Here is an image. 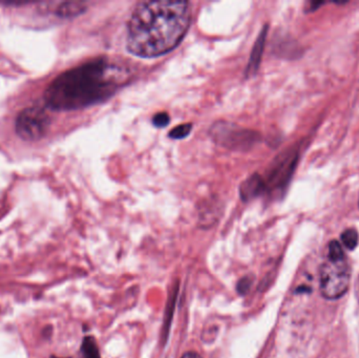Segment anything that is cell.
<instances>
[{
	"mask_svg": "<svg viewBox=\"0 0 359 358\" xmlns=\"http://www.w3.org/2000/svg\"><path fill=\"white\" fill-rule=\"evenodd\" d=\"M351 267L347 258L327 259L320 268V291L326 300L343 298L350 287Z\"/></svg>",
	"mask_w": 359,
	"mask_h": 358,
	"instance_id": "3",
	"label": "cell"
},
{
	"mask_svg": "<svg viewBox=\"0 0 359 358\" xmlns=\"http://www.w3.org/2000/svg\"><path fill=\"white\" fill-rule=\"evenodd\" d=\"M211 139L219 146L231 151H247L259 142L261 136L255 130L241 128L232 122L217 121L209 130Z\"/></svg>",
	"mask_w": 359,
	"mask_h": 358,
	"instance_id": "5",
	"label": "cell"
},
{
	"mask_svg": "<svg viewBox=\"0 0 359 358\" xmlns=\"http://www.w3.org/2000/svg\"><path fill=\"white\" fill-rule=\"evenodd\" d=\"M86 6L83 2L67 1L62 2L55 11V14L60 18H74L86 12Z\"/></svg>",
	"mask_w": 359,
	"mask_h": 358,
	"instance_id": "9",
	"label": "cell"
},
{
	"mask_svg": "<svg viewBox=\"0 0 359 358\" xmlns=\"http://www.w3.org/2000/svg\"><path fill=\"white\" fill-rule=\"evenodd\" d=\"M170 118L168 113H159L154 117L153 123L156 128H165L170 124Z\"/></svg>",
	"mask_w": 359,
	"mask_h": 358,
	"instance_id": "16",
	"label": "cell"
},
{
	"mask_svg": "<svg viewBox=\"0 0 359 358\" xmlns=\"http://www.w3.org/2000/svg\"><path fill=\"white\" fill-rule=\"evenodd\" d=\"M299 151L290 149L280 153L270 165L267 176L263 177L266 193L271 197L280 198L286 193L299 163Z\"/></svg>",
	"mask_w": 359,
	"mask_h": 358,
	"instance_id": "4",
	"label": "cell"
},
{
	"mask_svg": "<svg viewBox=\"0 0 359 358\" xmlns=\"http://www.w3.org/2000/svg\"><path fill=\"white\" fill-rule=\"evenodd\" d=\"M190 20L189 2H140L128 21V52L142 58L168 54L181 43L189 29Z\"/></svg>",
	"mask_w": 359,
	"mask_h": 358,
	"instance_id": "1",
	"label": "cell"
},
{
	"mask_svg": "<svg viewBox=\"0 0 359 358\" xmlns=\"http://www.w3.org/2000/svg\"><path fill=\"white\" fill-rule=\"evenodd\" d=\"M50 123V117L44 109L29 107L17 116L15 132L21 140L35 142L46 136Z\"/></svg>",
	"mask_w": 359,
	"mask_h": 358,
	"instance_id": "6",
	"label": "cell"
},
{
	"mask_svg": "<svg viewBox=\"0 0 359 358\" xmlns=\"http://www.w3.org/2000/svg\"><path fill=\"white\" fill-rule=\"evenodd\" d=\"M50 358H71V357H52Z\"/></svg>",
	"mask_w": 359,
	"mask_h": 358,
	"instance_id": "19",
	"label": "cell"
},
{
	"mask_svg": "<svg viewBox=\"0 0 359 358\" xmlns=\"http://www.w3.org/2000/svg\"><path fill=\"white\" fill-rule=\"evenodd\" d=\"M358 205H359V202H358Z\"/></svg>",
	"mask_w": 359,
	"mask_h": 358,
	"instance_id": "20",
	"label": "cell"
},
{
	"mask_svg": "<svg viewBox=\"0 0 359 358\" xmlns=\"http://www.w3.org/2000/svg\"><path fill=\"white\" fill-rule=\"evenodd\" d=\"M81 358H102L96 340L93 336H86L81 344Z\"/></svg>",
	"mask_w": 359,
	"mask_h": 358,
	"instance_id": "11",
	"label": "cell"
},
{
	"mask_svg": "<svg viewBox=\"0 0 359 358\" xmlns=\"http://www.w3.org/2000/svg\"><path fill=\"white\" fill-rule=\"evenodd\" d=\"M178 283L175 286L172 296L168 300V307H166L165 317H164L163 333L165 334L164 340H168V333H170V324H172V317H174L175 309H176L177 298H178Z\"/></svg>",
	"mask_w": 359,
	"mask_h": 358,
	"instance_id": "10",
	"label": "cell"
},
{
	"mask_svg": "<svg viewBox=\"0 0 359 358\" xmlns=\"http://www.w3.org/2000/svg\"><path fill=\"white\" fill-rule=\"evenodd\" d=\"M324 4H326V2L324 1H311L309 2V6H307V12H314V11L318 10V8H320V6H324Z\"/></svg>",
	"mask_w": 359,
	"mask_h": 358,
	"instance_id": "17",
	"label": "cell"
},
{
	"mask_svg": "<svg viewBox=\"0 0 359 358\" xmlns=\"http://www.w3.org/2000/svg\"><path fill=\"white\" fill-rule=\"evenodd\" d=\"M191 130V124H181V125L177 126L170 132V138L176 139V140H181V139L186 138L190 134Z\"/></svg>",
	"mask_w": 359,
	"mask_h": 358,
	"instance_id": "13",
	"label": "cell"
},
{
	"mask_svg": "<svg viewBox=\"0 0 359 358\" xmlns=\"http://www.w3.org/2000/svg\"><path fill=\"white\" fill-rule=\"evenodd\" d=\"M346 254L344 252L343 246L339 241H331L328 245V258L329 259H341L345 258Z\"/></svg>",
	"mask_w": 359,
	"mask_h": 358,
	"instance_id": "15",
	"label": "cell"
},
{
	"mask_svg": "<svg viewBox=\"0 0 359 358\" xmlns=\"http://www.w3.org/2000/svg\"><path fill=\"white\" fill-rule=\"evenodd\" d=\"M128 79V69L95 59L55 78L44 92V103L56 111L86 109L111 98Z\"/></svg>",
	"mask_w": 359,
	"mask_h": 358,
	"instance_id": "2",
	"label": "cell"
},
{
	"mask_svg": "<svg viewBox=\"0 0 359 358\" xmlns=\"http://www.w3.org/2000/svg\"><path fill=\"white\" fill-rule=\"evenodd\" d=\"M181 358H202V357L196 351H188V352L184 353Z\"/></svg>",
	"mask_w": 359,
	"mask_h": 358,
	"instance_id": "18",
	"label": "cell"
},
{
	"mask_svg": "<svg viewBox=\"0 0 359 358\" xmlns=\"http://www.w3.org/2000/svg\"><path fill=\"white\" fill-rule=\"evenodd\" d=\"M264 193H266L265 182H264L263 177L259 174L249 177L240 187L241 199L245 202H250L251 200L255 199Z\"/></svg>",
	"mask_w": 359,
	"mask_h": 358,
	"instance_id": "7",
	"label": "cell"
},
{
	"mask_svg": "<svg viewBox=\"0 0 359 358\" xmlns=\"http://www.w3.org/2000/svg\"><path fill=\"white\" fill-rule=\"evenodd\" d=\"M268 25H265L259 33L255 46H253L252 52L250 55V60H249L248 65L246 69V77H251V76L257 74L259 69V64H261L262 56H263L264 48H265L266 39L268 35Z\"/></svg>",
	"mask_w": 359,
	"mask_h": 358,
	"instance_id": "8",
	"label": "cell"
},
{
	"mask_svg": "<svg viewBox=\"0 0 359 358\" xmlns=\"http://www.w3.org/2000/svg\"><path fill=\"white\" fill-rule=\"evenodd\" d=\"M252 275H245V277H243L242 279L238 282V285H236V291H238V294H241V296H245V294H248L249 290L252 287Z\"/></svg>",
	"mask_w": 359,
	"mask_h": 358,
	"instance_id": "14",
	"label": "cell"
},
{
	"mask_svg": "<svg viewBox=\"0 0 359 358\" xmlns=\"http://www.w3.org/2000/svg\"><path fill=\"white\" fill-rule=\"evenodd\" d=\"M341 243L347 249L354 250L358 246L359 235L355 228H348L341 233Z\"/></svg>",
	"mask_w": 359,
	"mask_h": 358,
	"instance_id": "12",
	"label": "cell"
}]
</instances>
